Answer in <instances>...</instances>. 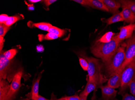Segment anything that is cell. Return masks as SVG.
Here are the masks:
<instances>
[{
    "mask_svg": "<svg viewBox=\"0 0 135 100\" xmlns=\"http://www.w3.org/2000/svg\"><path fill=\"white\" fill-rule=\"evenodd\" d=\"M17 51L16 49H11L3 52L4 57L8 60H12L16 55Z\"/></svg>",
    "mask_w": 135,
    "mask_h": 100,
    "instance_id": "obj_24",
    "label": "cell"
},
{
    "mask_svg": "<svg viewBox=\"0 0 135 100\" xmlns=\"http://www.w3.org/2000/svg\"><path fill=\"white\" fill-rule=\"evenodd\" d=\"M118 1L121 4V7L122 8H126L129 9L135 15V1L121 0Z\"/></svg>",
    "mask_w": 135,
    "mask_h": 100,
    "instance_id": "obj_19",
    "label": "cell"
},
{
    "mask_svg": "<svg viewBox=\"0 0 135 100\" xmlns=\"http://www.w3.org/2000/svg\"><path fill=\"white\" fill-rule=\"evenodd\" d=\"M10 27H8L4 24H0V37H4L9 30Z\"/></svg>",
    "mask_w": 135,
    "mask_h": 100,
    "instance_id": "obj_26",
    "label": "cell"
},
{
    "mask_svg": "<svg viewBox=\"0 0 135 100\" xmlns=\"http://www.w3.org/2000/svg\"><path fill=\"white\" fill-rule=\"evenodd\" d=\"M96 89L97 86L94 82L88 78L85 89L80 94L88 97L90 93L93 91L96 90Z\"/></svg>",
    "mask_w": 135,
    "mask_h": 100,
    "instance_id": "obj_18",
    "label": "cell"
},
{
    "mask_svg": "<svg viewBox=\"0 0 135 100\" xmlns=\"http://www.w3.org/2000/svg\"><path fill=\"white\" fill-rule=\"evenodd\" d=\"M31 100H49L44 97H42L40 95H38L37 97H34L32 98Z\"/></svg>",
    "mask_w": 135,
    "mask_h": 100,
    "instance_id": "obj_33",
    "label": "cell"
},
{
    "mask_svg": "<svg viewBox=\"0 0 135 100\" xmlns=\"http://www.w3.org/2000/svg\"><path fill=\"white\" fill-rule=\"evenodd\" d=\"M113 100H119L118 99H117V98H115L114 99H113Z\"/></svg>",
    "mask_w": 135,
    "mask_h": 100,
    "instance_id": "obj_41",
    "label": "cell"
},
{
    "mask_svg": "<svg viewBox=\"0 0 135 100\" xmlns=\"http://www.w3.org/2000/svg\"><path fill=\"white\" fill-rule=\"evenodd\" d=\"M39 41L41 42L44 40H53L59 38L58 36L53 33H49L46 34H39L38 36Z\"/></svg>",
    "mask_w": 135,
    "mask_h": 100,
    "instance_id": "obj_21",
    "label": "cell"
},
{
    "mask_svg": "<svg viewBox=\"0 0 135 100\" xmlns=\"http://www.w3.org/2000/svg\"><path fill=\"white\" fill-rule=\"evenodd\" d=\"M126 44L121 43L113 55L107 62L104 63L105 77L110 78L121 67L125 60Z\"/></svg>",
    "mask_w": 135,
    "mask_h": 100,
    "instance_id": "obj_3",
    "label": "cell"
},
{
    "mask_svg": "<svg viewBox=\"0 0 135 100\" xmlns=\"http://www.w3.org/2000/svg\"><path fill=\"white\" fill-rule=\"evenodd\" d=\"M79 59L80 64L83 68V69L85 71H87L88 68V63L87 60L80 56L79 57Z\"/></svg>",
    "mask_w": 135,
    "mask_h": 100,
    "instance_id": "obj_25",
    "label": "cell"
},
{
    "mask_svg": "<svg viewBox=\"0 0 135 100\" xmlns=\"http://www.w3.org/2000/svg\"><path fill=\"white\" fill-rule=\"evenodd\" d=\"M101 21L103 22L106 23L107 25H109L119 22L124 21V19L122 16L121 12H119L118 13L113 15V16L108 19L102 18L101 19Z\"/></svg>",
    "mask_w": 135,
    "mask_h": 100,
    "instance_id": "obj_16",
    "label": "cell"
},
{
    "mask_svg": "<svg viewBox=\"0 0 135 100\" xmlns=\"http://www.w3.org/2000/svg\"><path fill=\"white\" fill-rule=\"evenodd\" d=\"M22 74V69L19 68L14 76L10 85L7 100H13L15 98L16 95L21 86V81Z\"/></svg>",
    "mask_w": 135,
    "mask_h": 100,
    "instance_id": "obj_7",
    "label": "cell"
},
{
    "mask_svg": "<svg viewBox=\"0 0 135 100\" xmlns=\"http://www.w3.org/2000/svg\"><path fill=\"white\" fill-rule=\"evenodd\" d=\"M56 100H67L66 98V97H63L61 98H58V99H57L56 98Z\"/></svg>",
    "mask_w": 135,
    "mask_h": 100,
    "instance_id": "obj_39",
    "label": "cell"
},
{
    "mask_svg": "<svg viewBox=\"0 0 135 100\" xmlns=\"http://www.w3.org/2000/svg\"><path fill=\"white\" fill-rule=\"evenodd\" d=\"M42 72L40 74H38L37 78H34L32 82V85L31 86V91L28 94L26 95V96L30 100H31L32 98L34 97H37L39 91V82L40 80L42 77Z\"/></svg>",
    "mask_w": 135,
    "mask_h": 100,
    "instance_id": "obj_11",
    "label": "cell"
},
{
    "mask_svg": "<svg viewBox=\"0 0 135 100\" xmlns=\"http://www.w3.org/2000/svg\"><path fill=\"white\" fill-rule=\"evenodd\" d=\"M28 25L29 27L37 28L42 31H46L48 32L52 25L50 23L45 22H38V23H34L31 21H29L28 23Z\"/></svg>",
    "mask_w": 135,
    "mask_h": 100,
    "instance_id": "obj_17",
    "label": "cell"
},
{
    "mask_svg": "<svg viewBox=\"0 0 135 100\" xmlns=\"http://www.w3.org/2000/svg\"><path fill=\"white\" fill-rule=\"evenodd\" d=\"M126 56L123 64L119 69L123 70L127 65L135 59V33L126 42Z\"/></svg>",
    "mask_w": 135,
    "mask_h": 100,
    "instance_id": "obj_6",
    "label": "cell"
},
{
    "mask_svg": "<svg viewBox=\"0 0 135 100\" xmlns=\"http://www.w3.org/2000/svg\"><path fill=\"white\" fill-rule=\"evenodd\" d=\"M122 100H135V97L132 95L129 94L128 93H125L122 95Z\"/></svg>",
    "mask_w": 135,
    "mask_h": 100,
    "instance_id": "obj_28",
    "label": "cell"
},
{
    "mask_svg": "<svg viewBox=\"0 0 135 100\" xmlns=\"http://www.w3.org/2000/svg\"><path fill=\"white\" fill-rule=\"evenodd\" d=\"M105 4L109 12L114 14L119 12V9L121 7V4L118 1L114 0H101Z\"/></svg>",
    "mask_w": 135,
    "mask_h": 100,
    "instance_id": "obj_12",
    "label": "cell"
},
{
    "mask_svg": "<svg viewBox=\"0 0 135 100\" xmlns=\"http://www.w3.org/2000/svg\"><path fill=\"white\" fill-rule=\"evenodd\" d=\"M102 100H113L115 98L117 91L112 87L106 86H102L100 87Z\"/></svg>",
    "mask_w": 135,
    "mask_h": 100,
    "instance_id": "obj_9",
    "label": "cell"
},
{
    "mask_svg": "<svg viewBox=\"0 0 135 100\" xmlns=\"http://www.w3.org/2000/svg\"><path fill=\"white\" fill-rule=\"evenodd\" d=\"M129 87L131 95L135 97V78L131 82Z\"/></svg>",
    "mask_w": 135,
    "mask_h": 100,
    "instance_id": "obj_27",
    "label": "cell"
},
{
    "mask_svg": "<svg viewBox=\"0 0 135 100\" xmlns=\"http://www.w3.org/2000/svg\"><path fill=\"white\" fill-rule=\"evenodd\" d=\"M36 50L38 52H42L44 50V46L42 45H38L36 46Z\"/></svg>",
    "mask_w": 135,
    "mask_h": 100,
    "instance_id": "obj_35",
    "label": "cell"
},
{
    "mask_svg": "<svg viewBox=\"0 0 135 100\" xmlns=\"http://www.w3.org/2000/svg\"><path fill=\"white\" fill-rule=\"evenodd\" d=\"M120 32L117 35L114 36L115 39L121 45L124 40L128 39L132 36L135 31V23L129 24L119 28Z\"/></svg>",
    "mask_w": 135,
    "mask_h": 100,
    "instance_id": "obj_8",
    "label": "cell"
},
{
    "mask_svg": "<svg viewBox=\"0 0 135 100\" xmlns=\"http://www.w3.org/2000/svg\"><path fill=\"white\" fill-rule=\"evenodd\" d=\"M28 2L32 3H38V2L42 1L41 0H29Z\"/></svg>",
    "mask_w": 135,
    "mask_h": 100,
    "instance_id": "obj_38",
    "label": "cell"
},
{
    "mask_svg": "<svg viewBox=\"0 0 135 100\" xmlns=\"http://www.w3.org/2000/svg\"><path fill=\"white\" fill-rule=\"evenodd\" d=\"M122 72V70L119 69L118 71L113 74L108 80L107 85L114 89L120 87Z\"/></svg>",
    "mask_w": 135,
    "mask_h": 100,
    "instance_id": "obj_10",
    "label": "cell"
},
{
    "mask_svg": "<svg viewBox=\"0 0 135 100\" xmlns=\"http://www.w3.org/2000/svg\"><path fill=\"white\" fill-rule=\"evenodd\" d=\"M6 79H0V100H7L10 85Z\"/></svg>",
    "mask_w": 135,
    "mask_h": 100,
    "instance_id": "obj_13",
    "label": "cell"
},
{
    "mask_svg": "<svg viewBox=\"0 0 135 100\" xmlns=\"http://www.w3.org/2000/svg\"><path fill=\"white\" fill-rule=\"evenodd\" d=\"M66 97L67 100H80V97L77 95L71 96H66Z\"/></svg>",
    "mask_w": 135,
    "mask_h": 100,
    "instance_id": "obj_32",
    "label": "cell"
},
{
    "mask_svg": "<svg viewBox=\"0 0 135 100\" xmlns=\"http://www.w3.org/2000/svg\"><path fill=\"white\" fill-rule=\"evenodd\" d=\"M120 45L114 36L112 40L108 43H100L96 40L91 46L90 50L92 54L101 59L104 63L113 55Z\"/></svg>",
    "mask_w": 135,
    "mask_h": 100,
    "instance_id": "obj_1",
    "label": "cell"
},
{
    "mask_svg": "<svg viewBox=\"0 0 135 100\" xmlns=\"http://www.w3.org/2000/svg\"><path fill=\"white\" fill-rule=\"evenodd\" d=\"M9 16L6 14H1L0 15V24H4Z\"/></svg>",
    "mask_w": 135,
    "mask_h": 100,
    "instance_id": "obj_29",
    "label": "cell"
},
{
    "mask_svg": "<svg viewBox=\"0 0 135 100\" xmlns=\"http://www.w3.org/2000/svg\"><path fill=\"white\" fill-rule=\"evenodd\" d=\"M88 6L93 9L109 12L108 9L101 0H88Z\"/></svg>",
    "mask_w": 135,
    "mask_h": 100,
    "instance_id": "obj_15",
    "label": "cell"
},
{
    "mask_svg": "<svg viewBox=\"0 0 135 100\" xmlns=\"http://www.w3.org/2000/svg\"><path fill=\"white\" fill-rule=\"evenodd\" d=\"M26 4L27 5V8H28V10H29V11H33L35 10V6H34L33 4H28L26 3Z\"/></svg>",
    "mask_w": 135,
    "mask_h": 100,
    "instance_id": "obj_36",
    "label": "cell"
},
{
    "mask_svg": "<svg viewBox=\"0 0 135 100\" xmlns=\"http://www.w3.org/2000/svg\"><path fill=\"white\" fill-rule=\"evenodd\" d=\"M73 1L83 6H88V0H74Z\"/></svg>",
    "mask_w": 135,
    "mask_h": 100,
    "instance_id": "obj_31",
    "label": "cell"
},
{
    "mask_svg": "<svg viewBox=\"0 0 135 100\" xmlns=\"http://www.w3.org/2000/svg\"><path fill=\"white\" fill-rule=\"evenodd\" d=\"M135 78V59L125 68L122 73L121 85L120 87L119 94L123 95L126 93V91L131 82Z\"/></svg>",
    "mask_w": 135,
    "mask_h": 100,
    "instance_id": "obj_5",
    "label": "cell"
},
{
    "mask_svg": "<svg viewBox=\"0 0 135 100\" xmlns=\"http://www.w3.org/2000/svg\"><path fill=\"white\" fill-rule=\"evenodd\" d=\"M115 34L114 33L111 31L107 32L103 35L99 39L97 40V41L100 43H108L112 40Z\"/></svg>",
    "mask_w": 135,
    "mask_h": 100,
    "instance_id": "obj_22",
    "label": "cell"
},
{
    "mask_svg": "<svg viewBox=\"0 0 135 100\" xmlns=\"http://www.w3.org/2000/svg\"><path fill=\"white\" fill-rule=\"evenodd\" d=\"M56 1H57L56 0H45V1H43V3H44V4L45 5V7H46L47 8H48L49 7L51 4L54 3Z\"/></svg>",
    "mask_w": 135,
    "mask_h": 100,
    "instance_id": "obj_30",
    "label": "cell"
},
{
    "mask_svg": "<svg viewBox=\"0 0 135 100\" xmlns=\"http://www.w3.org/2000/svg\"><path fill=\"white\" fill-rule=\"evenodd\" d=\"M80 100H87V98L88 97L85 95H82L80 94L79 95Z\"/></svg>",
    "mask_w": 135,
    "mask_h": 100,
    "instance_id": "obj_37",
    "label": "cell"
},
{
    "mask_svg": "<svg viewBox=\"0 0 135 100\" xmlns=\"http://www.w3.org/2000/svg\"><path fill=\"white\" fill-rule=\"evenodd\" d=\"M3 52H1L0 55V79H7L10 83L19 69L15 70L14 61L6 58Z\"/></svg>",
    "mask_w": 135,
    "mask_h": 100,
    "instance_id": "obj_4",
    "label": "cell"
},
{
    "mask_svg": "<svg viewBox=\"0 0 135 100\" xmlns=\"http://www.w3.org/2000/svg\"><path fill=\"white\" fill-rule=\"evenodd\" d=\"M48 32L53 33L60 38L65 35L66 31L64 29H61L55 26H52L49 30Z\"/></svg>",
    "mask_w": 135,
    "mask_h": 100,
    "instance_id": "obj_23",
    "label": "cell"
},
{
    "mask_svg": "<svg viewBox=\"0 0 135 100\" xmlns=\"http://www.w3.org/2000/svg\"><path fill=\"white\" fill-rule=\"evenodd\" d=\"M24 17L22 15H17L13 16H9L7 21L4 24L8 27H11L12 25L18 21L23 19Z\"/></svg>",
    "mask_w": 135,
    "mask_h": 100,
    "instance_id": "obj_20",
    "label": "cell"
},
{
    "mask_svg": "<svg viewBox=\"0 0 135 100\" xmlns=\"http://www.w3.org/2000/svg\"><path fill=\"white\" fill-rule=\"evenodd\" d=\"M80 56L85 58L88 63V71L89 79L94 82L97 89L100 88L104 83L108 80L102 74V70L104 68L103 62L99 59L92 57H88L83 54Z\"/></svg>",
    "mask_w": 135,
    "mask_h": 100,
    "instance_id": "obj_2",
    "label": "cell"
},
{
    "mask_svg": "<svg viewBox=\"0 0 135 100\" xmlns=\"http://www.w3.org/2000/svg\"><path fill=\"white\" fill-rule=\"evenodd\" d=\"M4 46V37H0V50L1 52H2Z\"/></svg>",
    "mask_w": 135,
    "mask_h": 100,
    "instance_id": "obj_34",
    "label": "cell"
},
{
    "mask_svg": "<svg viewBox=\"0 0 135 100\" xmlns=\"http://www.w3.org/2000/svg\"><path fill=\"white\" fill-rule=\"evenodd\" d=\"M121 13L125 22L130 24L135 23V15L129 9L122 8Z\"/></svg>",
    "mask_w": 135,
    "mask_h": 100,
    "instance_id": "obj_14",
    "label": "cell"
},
{
    "mask_svg": "<svg viewBox=\"0 0 135 100\" xmlns=\"http://www.w3.org/2000/svg\"><path fill=\"white\" fill-rule=\"evenodd\" d=\"M21 100H30V99L28 98H24V99H23Z\"/></svg>",
    "mask_w": 135,
    "mask_h": 100,
    "instance_id": "obj_40",
    "label": "cell"
}]
</instances>
